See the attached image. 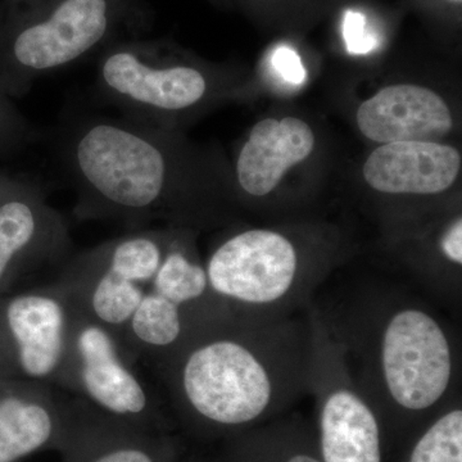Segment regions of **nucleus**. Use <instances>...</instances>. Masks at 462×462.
<instances>
[{
  "label": "nucleus",
  "instance_id": "1",
  "mask_svg": "<svg viewBox=\"0 0 462 462\" xmlns=\"http://www.w3.org/2000/svg\"><path fill=\"white\" fill-rule=\"evenodd\" d=\"M310 309L273 319H227L154 370L171 419L188 438L216 443L293 411L310 394Z\"/></svg>",
  "mask_w": 462,
  "mask_h": 462
},
{
  "label": "nucleus",
  "instance_id": "2",
  "mask_svg": "<svg viewBox=\"0 0 462 462\" xmlns=\"http://www.w3.org/2000/svg\"><path fill=\"white\" fill-rule=\"evenodd\" d=\"M54 152L80 221L197 230L220 218L223 185L173 130L80 115L58 127Z\"/></svg>",
  "mask_w": 462,
  "mask_h": 462
},
{
  "label": "nucleus",
  "instance_id": "3",
  "mask_svg": "<svg viewBox=\"0 0 462 462\" xmlns=\"http://www.w3.org/2000/svg\"><path fill=\"white\" fill-rule=\"evenodd\" d=\"M320 311L352 378L378 413L391 460L416 430L461 396L454 331L424 300L394 288L372 289L346 314Z\"/></svg>",
  "mask_w": 462,
  "mask_h": 462
},
{
  "label": "nucleus",
  "instance_id": "4",
  "mask_svg": "<svg viewBox=\"0 0 462 462\" xmlns=\"http://www.w3.org/2000/svg\"><path fill=\"white\" fill-rule=\"evenodd\" d=\"M149 25L145 0H0V91L26 93Z\"/></svg>",
  "mask_w": 462,
  "mask_h": 462
},
{
  "label": "nucleus",
  "instance_id": "5",
  "mask_svg": "<svg viewBox=\"0 0 462 462\" xmlns=\"http://www.w3.org/2000/svg\"><path fill=\"white\" fill-rule=\"evenodd\" d=\"M328 249L310 251L291 234L251 227L227 234L205 261L209 288L236 318L307 311L334 267Z\"/></svg>",
  "mask_w": 462,
  "mask_h": 462
},
{
  "label": "nucleus",
  "instance_id": "6",
  "mask_svg": "<svg viewBox=\"0 0 462 462\" xmlns=\"http://www.w3.org/2000/svg\"><path fill=\"white\" fill-rule=\"evenodd\" d=\"M96 60L97 98L121 117L162 129H175L182 117L208 105L217 89L215 71L161 39H125Z\"/></svg>",
  "mask_w": 462,
  "mask_h": 462
},
{
  "label": "nucleus",
  "instance_id": "7",
  "mask_svg": "<svg viewBox=\"0 0 462 462\" xmlns=\"http://www.w3.org/2000/svg\"><path fill=\"white\" fill-rule=\"evenodd\" d=\"M233 316L209 288L197 230L178 227L118 342L133 364L143 360L156 367L194 337Z\"/></svg>",
  "mask_w": 462,
  "mask_h": 462
},
{
  "label": "nucleus",
  "instance_id": "8",
  "mask_svg": "<svg viewBox=\"0 0 462 462\" xmlns=\"http://www.w3.org/2000/svg\"><path fill=\"white\" fill-rule=\"evenodd\" d=\"M178 227L130 230L72 254L54 281L74 298L81 314L121 334L153 282Z\"/></svg>",
  "mask_w": 462,
  "mask_h": 462
},
{
  "label": "nucleus",
  "instance_id": "9",
  "mask_svg": "<svg viewBox=\"0 0 462 462\" xmlns=\"http://www.w3.org/2000/svg\"><path fill=\"white\" fill-rule=\"evenodd\" d=\"M312 364L310 394L322 462H389L387 437L378 413L357 387L338 340L320 309H310Z\"/></svg>",
  "mask_w": 462,
  "mask_h": 462
},
{
  "label": "nucleus",
  "instance_id": "10",
  "mask_svg": "<svg viewBox=\"0 0 462 462\" xmlns=\"http://www.w3.org/2000/svg\"><path fill=\"white\" fill-rule=\"evenodd\" d=\"M78 315L56 281L0 297V379L62 388Z\"/></svg>",
  "mask_w": 462,
  "mask_h": 462
},
{
  "label": "nucleus",
  "instance_id": "11",
  "mask_svg": "<svg viewBox=\"0 0 462 462\" xmlns=\"http://www.w3.org/2000/svg\"><path fill=\"white\" fill-rule=\"evenodd\" d=\"M60 391L147 430L175 431L171 416L136 373L114 334L79 311Z\"/></svg>",
  "mask_w": 462,
  "mask_h": 462
},
{
  "label": "nucleus",
  "instance_id": "12",
  "mask_svg": "<svg viewBox=\"0 0 462 462\" xmlns=\"http://www.w3.org/2000/svg\"><path fill=\"white\" fill-rule=\"evenodd\" d=\"M71 254L69 223L45 191L29 182H0V297Z\"/></svg>",
  "mask_w": 462,
  "mask_h": 462
},
{
  "label": "nucleus",
  "instance_id": "13",
  "mask_svg": "<svg viewBox=\"0 0 462 462\" xmlns=\"http://www.w3.org/2000/svg\"><path fill=\"white\" fill-rule=\"evenodd\" d=\"M60 462H173L184 456L175 431L147 430L114 418L69 394Z\"/></svg>",
  "mask_w": 462,
  "mask_h": 462
},
{
  "label": "nucleus",
  "instance_id": "14",
  "mask_svg": "<svg viewBox=\"0 0 462 462\" xmlns=\"http://www.w3.org/2000/svg\"><path fill=\"white\" fill-rule=\"evenodd\" d=\"M69 416L66 392L41 383L0 379V462L57 452Z\"/></svg>",
  "mask_w": 462,
  "mask_h": 462
},
{
  "label": "nucleus",
  "instance_id": "15",
  "mask_svg": "<svg viewBox=\"0 0 462 462\" xmlns=\"http://www.w3.org/2000/svg\"><path fill=\"white\" fill-rule=\"evenodd\" d=\"M358 130L369 141L438 142L454 127L446 100L416 84H393L365 100L356 114Z\"/></svg>",
  "mask_w": 462,
  "mask_h": 462
},
{
  "label": "nucleus",
  "instance_id": "16",
  "mask_svg": "<svg viewBox=\"0 0 462 462\" xmlns=\"http://www.w3.org/2000/svg\"><path fill=\"white\" fill-rule=\"evenodd\" d=\"M460 152L438 142L382 144L367 157L366 184L387 196L428 197L446 193L460 175Z\"/></svg>",
  "mask_w": 462,
  "mask_h": 462
},
{
  "label": "nucleus",
  "instance_id": "17",
  "mask_svg": "<svg viewBox=\"0 0 462 462\" xmlns=\"http://www.w3.org/2000/svg\"><path fill=\"white\" fill-rule=\"evenodd\" d=\"M315 148V134L297 117L264 118L252 127L236 162V182L248 199L269 197L289 169L303 162Z\"/></svg>",
  "mask_w": 462,
  "mask_h": 462
},
{
  "label": "nucleus",
  "instance_id": "18",
  "mask_svg": "<svg viewBox=\"0 0 462 462\" xmlns=\"http://www.w3.org/2000/svg\"><path fill=\"white\" fill-rule=\"evenodd\" d=\"M216 445L215 454L199 462H322L314 422L300 412H289Z\"/></svg>",
  "mask_w": 462,
  "mask_h": 462
},
{
  "label": "nucleus",
  "instance_id": "19",
  "mask_svg": "<svg viewBox=\"0 0 462 462\" xmlns=\"http://www.w3.org/2000/svg\"><path fill=\"white\" fill-rule=\"evenodd\" d=\"M389 462H462L461 396L416 430Z\"/></svg>",
  "mask_w": 462,
  "mask_h": 462
},
{
  "label": "nucleus",
  "instance_id": "20",
  "mask_svg": "<svg viewBox=\"0 0 462 462\" xmlns=\"http://www.w3.org/2000/svg\"><path fill=\"white\" fill-rule=\"evenodd\" d=\"M343 35L349 53H366L375 47V38L367 32L366 18L360 12L346 11L343 23Z\"/></svg>",
  "mask_w": 462,
  "mask_h": 462
},
{
  "label": "nucleus",
  "instance_id": "21",
  "mask_svg": "<svg viewBox=\"0 0 462 462\" xmlns=\"http://www.w3.org/2000/svg\"><path fill=\"white\" fill-rule=\"evenodd\" d=\"M35 133L11 107L0 108V145L23 144L32 141Z\"/></svg>",
  "mask_w": 462,
  "mask_h": 462
},
{
  "label": "nucleus",
  "instance_id": "22",
  "mask_svg": "<svg viewBox=\"0 0 462 462\" xmlns=\"http://www.w3.org/2000/svg\"><path fill=\"white\" fill-rule=\"evenodd\" d=\"M272 65L282 80L291 84H300L305 80V69L296 51L288 47L275 50L272 57Z\"/></svg>",
  "mask_w": 462,
  "mask_h": 462
},
{
  "label": "nucleus",
  "instance_id": "23",
  "mask_svg": "<svg viewBox=\"0 0 462 462\" xmlns=\"http://www.w3.org/2000/svg\"><path fill=\"white\" fill-rule=\"evenodd\" d=\"M173 462H199V458H185L184 456L182 457L179 458V460L173 461Z\"/></svg>",
  "mask_w": 462,
  "mask_h": 462
},
{
  "label": "nucleus",
  "instance_id": "24",
  "mask_svg": "<svg viewBox=\"0 0 462 462\" xmlns=\"http://www.w3.org/2000/svg\"><path fill=\"white\" fill-rule=\"evenodd\" d=\"M456 2H461V0H456Z\"/></svg>",
  "mask_w": 462,
  "mask_h": 462
}]
</instances>
